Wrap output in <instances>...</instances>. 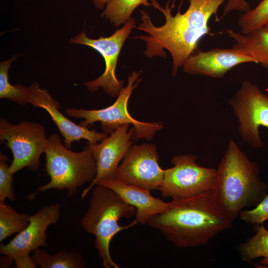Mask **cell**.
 Segmentation results:
<instances>
[{
    "instance_id": "obj_1",
    "label": "cell",
    "mask_w": 268,
    "mask_h": 268,
    "mask_svg": "<svg viewBox=\"0 0 268 268\" xmlns=\"http://www.w3.org/2000/svg\"><path fill=\"white\" fill-rule=\"evenodd\" d=\"M168 0L165 7L159 5L156 0H151L152 6L160 10L165 19L164 24L156 26L148 12L140 10L142 22L136 27L148 35L134 37L146 42L144 55L149 58L166 57L164 49L168 51L173 59L172 75L175 76L179 68L183 66L186 60L198 48L200 40L205 35H213L210 32L208 21L215 15L225 0H182L178 12L172 15L171 10L175 7V0L170 6Z\"/></svg>"
},
{
    "instance_id": "obj_2",
    "label": "cell",
    "mask_w": 268,
    "mask_h": 268,
    "mask_svg": "<svg viewBox=\"0 0 268 268\" xmlns=\"http://www.w3.org/2000/svg\"><path fill=\"white\" fill-rule=\"evenodd\" d=\"M233 220L216 199L212 190L169 202L163 212L147 222L179 248L204 245L229 229Z\"/></svg>"
},
{
    "instance_id": "obj_3",
    "label": "cell",
    "mask_w": 268,
    "mask_h": 268,
    "mask_svg": "<svg viewBox=\"0 0 268 268\" xmlns=\"http://www.w3.org/2000/svg\"><path fill=\"white\" fill-rule=\"evenodd\" d=\"M260 171L258 163L251 160L230 140L218 166L211 190L232 220L244 208L258 204L267 195L268 185L260 180Z\"/></svg>"
},
{
    "instance_id": "obj_4",
    "label": "cell",
    "mask_w": 268,
    "mask_h": 268,
    "mask_svg": "<svg viewBox=\"0 0 268 268\" xmlns=\"http://www.w3.org/2000/svg\"><path fill=\"white\" fill-rule=\"evenodd\" d=\"M95 186L89 208L81 220V225L86 232L95 236V247L103 267L119 268L111 256L110 243L119 232L137 224L134 220L128 225L119 224L120 218L135 215L136 209L110 188L99 184Z\"/></svg>"
},
{
    "instance_id": "obj_5",
    "label": "cell",
    "mask_w": 268,
    "mask_h": 268,
    "mask_svg": "<svg viewBox=\"0 0 268 268\" xmlns=\"http://www.w3.org/2000/svg\"><path fill=\"white\" fill-rule=\"evenodd\" d=\"M44 153L46 170L51 180L39 187L35 194L51 189H66L70 197L78 187L96 177V162L87 146L80 152L71 151L63 144L58 134H53L48 137Z\"/></svg>"
},
{
    "instance_id": "obj_6",
    "label": "cell",
    "mask_w": 268,
    "mask_h": 268,
    "mask_svg": "<svg viewBox=\"0 0 268 268\" xmlns=\"http://www.w3.org/2000/svg\"><path fill=\"white\" fill-rule=\"evenodd\" d=\"M141 71H133L128 77V82L123 87L116 101L111 106L99 110L66 109L65 114L76 119L82 118L79 125L87 127L96 122H100L103 133L110 134L120 126L132 124L134 128L135 139L150 140L154 134L163 128L161 122L145 123L136 120L128 112V103L135 88L141 80L138 77Z\"/></svg>"
},
{
    "instance_id": "obj_7",
    "label": "cell",
    "mask_w": 268,
    "mask_h": 268,
    "mask_svg": "<svg viewBox=\"0 0 268 268\" xmlns=\"http://www.w3.org/2000/svg\"><path fill=\"white\" fill-rule=\"evenodd\" d=\"M0 141L6 142L11 150L13 160L9 167L13 175L26 167L31 171L39 169L40 158L48 144L45 130L38 123L23 121L12 124L7 120L0 119Z\"/></svg>"
},
{
    "instance_id": "obj_8",
    "label": "cell",
    "mask_w": 268,
    "mask_h": 268,
    "mask_svg": "<svg viewBox=\"0 0 268 268\" xmlns=\"http://www.w3.org/2000/svg\"><path fill=\"white\" fill-rule=\"evenodd\" d=\"M193 154H179L171 159L173 167L164 170L158 190L164 197L172 200L192 198L212 189L216 170L201 166Z\"/></svg>"
},
{
    "instance_id": "obj_9",
    "label": "cell",
    "mask_w": 268,
    "mask_h": 268,
    "mask_svg": "<svg viewBox=\"0 0 268 268\" xmlns=\"http://www.w3.org/2000/svg\"><path fill=\"white\" fill-rule=\"evenodd\" d=\"M229 103L239 123L241 138L252 147L262 148L259 128H268V95L256 84L244 81Z\"/></svg>"
},
{
    "instance_id": "obj_10",
    "label": "cell",
    "mask_w": 268,
    "mask_h": 268,
    "mask_svg": "<svg viewBox=\"0 0 268 268\" xmlns=\"http://www.w3.org/2000/svg\"><path fill=\"white\" fill-rule=\"evenodd\" d=\"M134 27V19L131 18L123 27L117 29L110 36L91 39L87 36L84 30L69 40L70 43L92 48L104 60L105 69L103 73L96 79L84 83L89 90L94 92L102 87L111 96L118 97L124 87L123 81L118 80L115 74L118 57L125 41Z\"/></svg>"
},
{
    "instance_id": "obj_11",
    "label": "cell",
    "mask_w": 268,
    "mask_h": 268,
    "mask_svg": "<svg viewBox=\"0 0 268 268\" xmlns=\"http://www.w3.org/2000/svg\"><path fill=\"white\" fill-rule=\"evenodd\" d=\"M156 147L143 143L131 146L119 165L115 177L126 184L149 191L158 190L162 183L164 170L158 163Z\"/></svg>"
},
{
    "instance_id": "obj_12",
    "label": "cell",
    "mask_w": 268,
    "mask_h": 268,
    "mask_svg": "<svg viewBox=\"0 0 268 268\" xmlns=\"http://www.w3.org/2000/svg\"><path fill=\"white\" fill-rule=\"evenodd\" d=\"M129 124L120 126L99 143H87L95 159L97 174L90 185L84 189L81 195L83 199L100 179L114 177L119 164L131 148L130 140L134 133V128L129 130Z\"/></svg>"
},
{
    "instance_id": "obj_13",
    "label": "cell",
    "mask_w": 268,
    "mask_h": 268,
    "mask_svg": "<svg viewBox=\"0 0 268 268\" xmlns=\"http://www.w3.org/2000/svg\"><path fill=\"white\" fill-rule=\"evenodd\" d=\"M61 215L59 203L45 206L28 218L29 224L6 245L0 247V253L10 259L29 254L40 247L47 248V228L57 223Z\"/></svg>"
},
{
    "instance_id": "obj_14",
    "label": "cell",
    "mask_w": 268,
    "mask_h": 268,
    "mask_svg": "<svg viewBox=\"0 0 268 268\" xmlns=\"http://www.w3.org/2000/svg\"><path fill=\"white\" fill-rule=\"evenodd\" d=\"M29 88L31 95L28 103L33 107L45 109L49 114L60 133L64 137L65 146L70 148L73 142L84 139L90 144H95L107 137L108 134L90 130L87 127L77 125L63 114L59 108L61 106L48 91L41 88L39 84L35 82Z\"/></svg>"
},
{
    "instance_id": "obj_15",
    "label": "cell",
    "mask_w": 268,
    "mask_h": 268,
    "mask_svg": "<svg viewBox=\"0 0 268 268\" xmlns=\"http://www.w3.org/2000/svg\"><path fill=\"white\" fill-rule=\"evenodd\" d=\"M255 63L251 57L232 48H216L206 51L199 49L183 65L188 73L221 78L233 67L244 63Z\"/></svg>"
},
{
    "instance_id": "obj_16",
    "label": "cell",
    "mask_w": 268,
    "mask_h": 268,
    "mask_svg": "<svg viewBox=\"0 0 268 268\" xmlns=\"http://www.w3.org/2000/svg\"><path fill=\"white\" fill-rule=\"evenodd\" d=\"M114 191L126 202L136 209V223L144 224L152 216L164 212L169 202L153 197L150 191L134 185L124 183L115 177L99 180L95 184Z\"/></svg>"
},
{
    "instance_id": "obj_17",
    "label": "cell",
    "mask_w": 268,
    "mask_h": 268,
    "mask_svg": "<svg viewBox=\"0 0 268 268\" xmlns=\"http://www.w3.org/2000/svg\"><path fill=\"white\" fill-rule=\"evenodd\" d=\"M229 36L236 41L232 48L252 58L256 63L268 66V26L255 29L243 34L229 29Z\"/></svg>"
},
{
    "instance_id": "obj_18",
    "label": "cell",
    "mask_w": 268,
    "mask_h": 268,
    "mask_svg": "<svg viewBox=\"0 0 268 268\" xmlns=\"http://www.w3.org/2000/svg\"><path fill=\"white\" fill-rule=\"evenodd\" d=\"M33 259L41 268H83L85 267L82 255L77 252L61 251L50 254L38 248L32 251Z\"/></svg>"
},
{
    "instance_id": "obj_19",
    "label": "cell",
    "mask_w": 268,
    "mask_h": 268,
    "mask_svg": "<svg viewBox=\"0 0 268 268\" xmlns=\"http://www.w3.org/2000/svg\"><path fill=\"white\" fill-rule=\"evenodd\" d=\"M255 235L238 247L241 259L245 262L262 257L260 263L268 268V230L263 224L255 229Z\"/></svg>"
},
{
    "instance_id": "obj_20",
    "label": "cell",
    "mask_w": 268,
    "mask_h": 268,
    "mask_svg": "<svg viewBox=\"0 0 268 268\" xmlns=\"http://www.w3.org/2000/svg\"><path fill=\"white\" fill-rule=\"evenodd\" d=\"M19 56L14 55L0 63V98L24 106L28 103L31 95L29 87L20 84L13 85L8 80V71L11 64Z\"/></svg>"
},
{
    "instance_id": "obj_21",
    "label": "cell",
    "mask_w": 268,
    "mask_h": 268,
    "mask_svg": "<svg viewBox=\"0 0 268 268\" xmlns=\"http://www.w3.org/2000/svg\"><path fill=\"white\" fill-rule=\"evenodd\" d=\"M141 4L152 6L148 0H112L106 5L101 16L118 27L128 21L134 10Z\"/></svg>"
},
{
    "instance_id": "obj_22",
    "label": "cell",
    "mask_w": 268,
    "mask_h": 268,
    "mask_svg": "<svg viewBox=\"0 0 268 268\" xmlns=\"http://www.w3.org/2000/svg\"><path fill=\"white\" fill-rule=\"evenodd\" d=\"M29 215L16 211L10 206L0 202V242L20 233L29 224Z\"/></svg>"
},
{
    "instance_id": "obj_23",
    "label": "cell",
    "mask_w": 268,
    "mask_h": 268,
    "mask_svg": "<svg viewBox=\"0 0 268 268\" xmlns=\"http://www.w3.org/2000/svg\"><path fill=\"white\" fill-rule=\"evenodd\" d=\"M268 23V0H262L254 9L242 14L238 21L241 33L249 32Z\"/></svg>"
},
{
    "instance_id": "obj_24",
    "label": "cell",
    "mask_w": 268,
    "mask_h": 268,
    "mask_svg": "<svg viewBox=\"0 0 268 268\" xmlns=\"http://www.w3.org/2000/svg\"><path fill=\"white\" fill-rule=\"evenodd\" d=\"M7 156L0 152V202H4L8 198L11 201H15V194L12 187L13 175L10 173L7 162Z\"/></svg>"
},
{
    "instance_id": "obj_25",
    "label": "cell",
    "mask_w": 268,
    "mask_h": 268,
    "mask_svg": "<svg viewBox=\"0 0 268 268\" xmlns=\"http://www.w3.org/2000/svg\"><path fill=\"white\" fill-rule=\"evenodd\" d=\"M239 216L241 220L247 223L263 224L268 219V195H266L254 209L241 210Z\"/></svg>"
},
{
    "instance_id": "obj_26",
    "label": "cell",
    "mask_w": 268,
    "mask_h": 268,
    "mask_svg": "<svg viewBox=\"0 0 268 268\" xmlns=\"http://www.w3.org/2000/svg\"><path fill=\"white\" fill-rule=\"evenodd\" d=\"M249 3L245 0H227L222 17L232 11L246 12L250 10Z\"/></svg>"
},
{
    "instance_id": "obj_27",
    "label": "cell",
    "mask_w": 268,
    "mask_h": 268,
    "mask_svg": "<svg viewBox=\"0 0 268 268\" xmlns=\"http://www.w3.org/2000/svg\"><path fill=\"white\" fill-rule=\"evenodd\" d=\"M13 261L16 268H36L37 266L29 254L17 256L13 259Z\"/></svg>"
},
{
    "instance_id": "obj_28",
    "label": "cell",
    "mask_w": 268,
    "mask_h": 268,
    "mask_svg": "<svg viewBox=\"0 0 268 268\" xmlns=\"http://www.w3.org/2000/svg\"><path fill=\"white\" fill-rule=\"evenodd\" d=\"M94 6L98 9H102L112 0H91Z\"/></svg>"
},
{
    "instance_id": "obj_29",
    "label": "cell",
    "mask_w": 268,
    "mask_h": 268,
    "mask_svg": "<svg viewBox=\"0 0 268 268\" xmlns=\"http://www.w3.org/2000/svg\"><path fill=\"white\" fill-rule=\"evenodd\" d=\"M267 67L268 69V66L265 67Z\"/></svg>"
},
{
    "instance_id": "obj_30",
    "label": "cell",
    "mask_w": 268,
    "mask_h": 268,
    "mask_svg": "<svg viewBox=\"0 0 268 268\" xmlns=\"http://www.w3.org/2000/svg\"><path fill=\"white\" fill-rule=\"evenodd\" d=\"M267 25V26H268V23L267 25Z\"/></svg>"
}]
</instances>
